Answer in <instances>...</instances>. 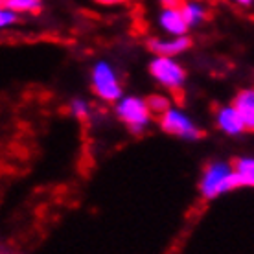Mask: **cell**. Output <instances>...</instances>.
<instances>
[{
    "mask_svg": "<svg viewBox=\"0 0 254 254\" xmlns=\"http://www.w3.org/2000/svg\"><path fill=\"white\" fill-rule=\"evenodd\" d=\"M201 193L206 199H216V197L240 188L238 177L234 173V168L227 162H212L204 168L203 177H201Z\"/></svg>",
    "mask_w": 254,
    "mask_h": 254,
    "instance_id": "6da1fadb",
    "label": "cell"
},
{
    "mask_svg": "<svg viewBox=\"0 0 254 254\" xmlns=\"http://www.w3.org/2000/svg\"><path fill=\"white\" fill-rule=\"evenodd\" d=\"M116 115L133 133H142L151 120V111L147 102L136 96H122L116 102Z\"/></svg>",
    "mask_w": 254,
    "mask_h": 254,
    "instance_id": "7a4b0ae2",
    "label": "cell"
},
{
    "mask_svg": "<svg viewBox=\"0 0 254 254\" xmlns=\"http://www.w3.org/2000/svg\"><path fill=\"white\" fill-rule=\"evenodd\" d=\"M92 90L103 102H118L122 98V85L115 68L105 61L94 64L92 68Z\"/></svg>",
    "mask_w": 254,
    "mask_h": 254,
    "instance_id": "3957f363",
    "label": "cell"
},
{
    "mask_svg": "<svg viewBox=\"0 0 254 254\" xmlns=\"http://www.w3.org/2000/svg\"><path fill=\"white\" fill-rule=\"evenodd\" d=\"M149 72L157 81L170 90H181L186 81V72L173 58H157L149 64Z\"/></svg>",
    "mask_w": 254,
    "mask_h": 254,
    "instance_id": "277c9868",
    "label": "cell"
},
{
    "mask_svg": "<svg viewBox=\"0 0 254 254\" xmlns=\"http://www.w3.org/2000/svg\"><path fill=\"white\" fill-rule=\"evenodd\" d=\"M160 127L164 133L185 140H197L203 136L201 129L191 122L190 116H186L185 113H181L173 107L160 116Z\"/></svg>",
    "mask_w": 254,
    "mask_h": 254,
    "instance_id": "5b68a950",
    "label": "cell"
},
{
    "mask_svg": "<svg viewBox=\"0 0 254 254\" xmlns=\"http://www.w3.org/2000/svg\"><path fill=\"white\" fill-rule=\"evenodd\" d=\"M149 50L153 54H157L160 58H175L179 54L186 52L191 46V41L186 35H179V37L168 39V41H162V39H151L149 43Z\"/></svg>",
    "mask_w": 254,
    "mask_h": 254,
    "instance_id": "8992f818",
    "label": "cell"
},
{
    "mask_svg": "<svg viewBox=\"0 0 254 254\" xmlns=\"http://www.w3.org/2000/svg\"><path fill=\"white\" fill-rule=\"evenodd\" d=\"M216 122H217V127H219L225 134H229V136H236V134H242L243 131H247L245 126H243L242 116L236 111L234 105H227V107L219 109L216 116Z\"/></svg>",
    "mask_w": 254,
    "mask_h": 254,
    "instance_id": "52a82bcc",
    "label": "cell"
},
{
    "mask_svg": "<svg viewBox=\"0 0 254 254\" xmlns=\"http://www.w3.org/2000/svg\"><path fill=\"white\" fill-rule=\"evenodd\" d=\"M232 105L240 113L243 126L247 131L254 133V89H245L234 98Z\"/></svg>",
    "mask_w": 254,
    "mask_h": 254,
    "instance_id": "ba28073f",
    "label": "cell"
},
{
    "mask_svg": "<svg viewBox=\"0 0 254 254\" xmlns=\"http://www.w3.org/2000/svg\"><path fill=\"white\" fill-rule=\"evenodd\" d=\"M160 26L164 28L168 33H172L175 37L185 35L188 32V22H186L185 15L181 11V7H173V9H164V13L160 15Z\"/></svg>",
    "mask_w": 254,
    "mask_h": 254,
    "instance_id": "9c48e42d",
    "label": "cell"
},
{
    "mask_svg": "<svg viewBox=\"0 0 254 254\" xmlns=\"http://www.w3.org/2000/svg\"><path fill=\"white\" fill-rule=\"evenodd\" d=\"M234 173L238 177L240 188H254V159L253 157H240L234 160Z\"/></svg>",
    "mask_w": 254,
    "mask_h": 254,
    "instance_id": "30bf717a",
    "label": "cell"
},
{
    "mask_svg": "<svg viewBox=\"0 0 254 254\" xmlns=\"http://www.w3.org/2000/svg\"><path fill=\"white\" fill-rule=\"evenodd\" d=\"M2 9L15 13H37L41 11V0H0Z\"/></svg>",
    "mask_w": 254,
    "mask_h": 254,
    "instance_id": "8fae6325",
    "label": "cell"
},
{
    "mask_svg": "<svg viewBox=\"0 0 254 254\" xmlns=\"http://www.w3.org/2000/svg\"><path fill=\"white\" fill-rule=\"evenodd\" d=\"M181 11H183V15H185L186 22H188V26H195L199 24L201 20H204V9L199 4H193V2H188V0H183L181 2Z\"/></svg>",
    "mask_w": 254,
    "mask_h": 254,
    "instance_id": "7c38bea8",
    "label": "cell"
},
{
    "mask_svg": "<svg viewBox=\"0 0 254 254\" xmlns=\"http://www.w3.org/2000/svg\"><path fill=\"white\" fill-rule=\"evenodd\" d=\"M146 102H147L149 111H151V115H157V116H162L166 111H170V109H172L170 100L164 98V96H160V94L149 96V98H146Z\"/></svg>",
    "mask_w": 254,
    "mask_h": 254,
    "instance_id": "4fadbf2b",
    "label": "cell"
},
{
    "mask_svg": "<svg viewBox=\"0 0 254 254\" xmlns=\"http://www.w3.org/2000/svg\"><path fill=\"white\" fill-rule=\"evenodd\" d=\"M70 113L76 116L77 120L85 122L90 115L89 103L85 102V100H72V102H70Z\"/></svg>",
    "mask_w": 254,
    "mask_h": 254,
    "instance_id": "5bb4252c",
    "label": "cell"
},
{
    "mask_svg": "<svg viewBox=\"0 0 254 254\" xmlns=\"http://www.w3.org/2000/svg\"><path fill=\"white\" fill-rule=\"evenodd\" d=\"M17 22V13L11 11V9H2L0 11V24L4 26H9V24H15Z\"/></svg>",
    "mask_w": 254,
    "mask_h": 254,
    "instance_id": "9a60e30c",
    "label": "cell"
},
{
    "mask_svg": "<svg viewBox=\"0 0 254 254\" xmlns=\"http://www.w3.org/2000/svg\"><path fill=\"white\" fill-rule=\"evenodd\" d=\"M181 2L183 0H160V4L164 9H173V7H179L181 6Z\"/></svg>",
    "mask_w": 254,
    "mask_h": 254,
    "instance_id": "2e32d148",
    "label": "cell"
},
{
    "mask_svg": "<svg viewBox=\"0 0 254 254\" xmlns=\"http://www.w3.org/2000/svg\"><path fill=\"white\" fill-rule=\"evenodd\" d=\"M98 4H103V6H115V4H122L126 0H96Z\"/></svg>",
    "mask_w": 254,
    "mask_h": 254,
    "instance_id": "e0dca14e",
    "label": "cell"
},
{
    "mask_svg": "<svg viewBox=\"0 0 254 254\" xmlns=\"http://www.w3.org/2000/svg\"><path fill=\"white\" fill-rule=\"evenodd\" d=\"M238 2H240V4H245V6H247V4H251L253 0H238Z\"/></svg>",
    "mask_w": 254,
    "mask_h": 254,
    "instance_id": "ac0fdd59",
    "label": "cell"
}]
</instances>
